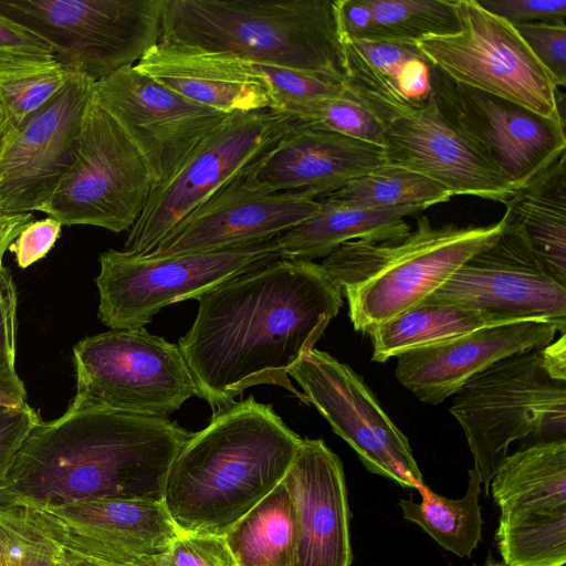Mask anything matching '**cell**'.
I'll list each match as a JSON object with an SVG mask.
<instances>
[{
  "mask_svg": "<svg viewBox=\"0 0 566 566\" xmlns=\"http://www.w3.org/2000/svg\"><path fill=\"white\" fill-rule=\"evenodd\" d=\"M195 300L196 318L178 346L212 415L256 385L280 386L307 403L289 371L343 305L319 263L279 259Z\"/></svg>",
  "mask_w": 566,
  "mask_h": 566,
  "instance_id": "cell-1",
  "label": "cell"
},
{
  "mask_svg": "<svg viewBox=\"0 0 566 566\" xmlns=\"http://www.w3.org/2000/svg\"><path fill=\"white\" fill-rule=\"evenodd\" d=\"M191 434L168 418L66 410L30 432L0 484V505L163 502L170 467Z\"/></svg>",
  "mask_w": 566,
  "mask_h": 566,
  "instance_id": "cell-2",
  "label": "cell"
},
{
  "mask_svg": "<svg viewBox=\"0 0 566 566\" xmlns=\"http://www.w3.org/2000/svg\"><path fill=\"white\" fill-rule=\"evenodd\" d=\"M302 440L253 396L212 415L167 475L163 503L177 528L224 536L284 479Z\"/></svg>",
  "mask_w": 566,
  "mask_h": 566,
  "instance_id": "cell-3",
  "label": "cell"
},
{
  "mask_svg": "<svg viewBox=\"0 0 566 566\" xmlns=\"http://www.w3.org/2000/svg\"><path fill=\"white\" fill-rule=\"evenodd\" d=\"M159 43L344 78L334 0H165Z\"/></svg>",
  "mask_w": 566,
  "mask_h": 566,
  "instance_id": "cell-4",
  "label": "cell"
},
{
  "mask_svg": "<svg viewBox=\"0 0 566 566\" xmlns=\"http://www.w3.org/2000/svg\"><path fill=\"white\" fill-rule=\"evenodd\" d=\"M502 229V219L488 226L433 227L422 216L402 239L348 241L319 264L346 296L354 328L369 335L429 297Z\"/></svg>",
  "mask_w": 566,
  "mask_h": 566,
  "instance_id": "cell-5",
  "label": "cell"
},
{
  "mask_svg": "<svg viewBox=\"0 0 566 566\" xmlns=\"http://www.w3.org/2000/svg\"><path fill=\"white\" fill-rule=\"evenodd\" d=\"M461 426L485 496L510 446L566 439V338L511 355L470 378L454 395Z\"/></svg>",
  "mask_w": 566,
  "mask_h": 566,
  "instance_id": "cell-6",
  "label": "cell"
},
{
  "mask_svg": "<svg viewBox=\"0 0 566 566\" xmlns=\"http://www.w3.org/2000/svg\"><path fill=\"white\" fill-rule=\"evenodd\" d=\"M345 88L377 118L384 133L386 164L422 175L453 196L505 205L512 185L442 114L436 96L410 102L391 78L350 63Z\"/></svg>",
  "mask_w": 566,
  "mask_h": 566,
  "instance_id": "cell-7",
  "label": "cell"
},
{
  "mask_svg": "<svg viewBox=\"0 0 566 566\" xmlns=\"http://www.w3.org/2000/svg\"><path fill=\"white\" fill-rule=\"evenodd\" d=\"M76 394L67 410L167 418L198 395L179 349L145 327L111 329L73 348Z\"/></svg>",
  "mask_w": 566,
  "mask_h": 566,
  "instance_id": "cell-8",
  "label": "cell"
},
{
  "mask_svg": "<svg viewBox=\"0 0 566 566\" xmlns=\"http://www.w3.org/2000/svg\"><path fill=\"white\" fill-rule=\"evenodd\" d=\"M165 0H0V13L44 41L67 72L97 82L159 42Z\"/></svg>",
  "mask_w": 566,
  "mask_h": 566,
  "instance_id": "cell-9",
  "label": "cell"
},
{
  "mask_svg": "<svg viewBox=\"0 0 566 566\" xmlns=\"http://www.w3.org/2000/svg\"><path fill=\"white\" fill-rule=\"evenodd\" d=\"M276 238L228 250L157 259L107 250L99 254V273L95 277L98 318L111 329L144 327L161 308L196 298L281 259Z\"/></svg>",
  "mask_w": 566,
  "mask_h": 566,
  "instance_id": "cell-10",
  "label": "cell"
},
{
  "mask_svg": "<svg viewBox=\"0 0 566 566\" xmlns=\"http://www.w3.org/2000/svg\"><path fill=\"white\" fill-rule=\"evenodd\" d=\"M151 189L139 150L93 95L73 160L40 212L62 226H94L119 233L138 220Z\"/></svg>",
  "mask_w": 566,
  "mask_h": 566,
  "instance_id": "cell-11",
  "label": "cell"
},
{
  "mask_svg": "<svg viewBox=\"0 0 566 566\" xmlns=\"http://www.w3.org/2000/svg\"><path fill=\"white\" fill-rule=\"evenodd\" d=\"M459 30L420 40L416 48L451 80L565 122L559 88L516 29L476 0H453Z\"/></svg>",
  "mask_w": 566,
  "mask_h": 566,
  "instance_id": "cell-12",
  "label": "cell"
},
{
  "mask_svg": "<svg viewBox=\"0 0 566 566\" xmlns=\"http://www.w3.org/2000/svg\"><path fill=\"white\" fill-rule=\"evenodd\" d=\"M293 122L271 108L227 115L169 181L151 189L122 251L149 254L197 207L269 150Z\"/></svg>",
  "mask_w": 566,
  "mask_h": 566,
  "instance_id": "cell-13",
  "label": "cell"
},
{
  "mask_svg": "<svg viewBox=\"0 0 566 566\" xmlns=\"http://www.w3.org/2000/svg\"><path fill=\"white\" fill-rule=\"evenodd\" d=\"M289 376L369 472L402 488L418 490L424 485L408 438L347 364L313 348L290 369Z\"/></svg>",
  "mask_w": 566,
  "mask_h": 566,
  "instance_id": "cell-14",
  "label": "cell"
},
{
  "mask_svg": "<svg viewBox=\"0 0 566 566\" xmlns=\"http://www.w3.org/2000/svg\"><path fill=\"white\" fill-rule=\"evenodd\" d=\"M503 229L421 303L455 305L497 323L566 322V285L535 258L521 226L502 217Z\"/></svg>",
  "mask_w": 566,
  "mask_h": 566,
  "instance_id": "cell-15",
  "label": "cell"
},
{
  "mask_svg": "<svg viewBox=\"0 0 566 566\" xmlns=\"http://www.w3.org/2000/svg\"><path fill=\"white\" fill-rule=\"evenodd\" d=\"M429 67L442 114L516 189L565 153V122L462 85Z\"/></svg>",
  "mask_w": 566,
  "mask_h": 566,
  "instance_id": "cell-16",
  "label": "cell"
},
{
  "mask_svg": "<svg viewBox=\"0 0 566 566\" xmlns=\"http://www.w3.org/2000/svg\"><path fill=\"white\" fill-rule=\"evenodd\" d=\"M94 95L139 150L153 188L169 181L229 115L185 98L135 65L95 82Z\"/></svg>",
  "mask_w": 566,
  "mask_h": 566,
  "instance_id": "cell-17",
  "label": "cell"
},
{
  "mask_svg": "<svg viewBox=\"0 0 566 566\" xmlns=\"http://www.w3.org/2000/svg\"><path fill=\"white\" fill-rule=\"evenodd\" d=\"M11 507L48 538L114 560L159 562L179 534L163 502L99 499Z\"/></svg>",
  "mask_w": 566,
  "mask_h": 566,
  "instance_id": "cell-18",
  "label": "cell"
},
{
  "mask_svg": "<svg viewBox=\"0 0 566 566\" xmlns=\"http://www.w3.org/2000/svg\"><path fill=\"white\" fill-rule=\"evenodd\" d=\"M95 82L72 74L65 88L19 128L0 156V214L40 211L69 169Z\"/></svg>",
  "mask_w": 566,
  "mask_h": 566,
  "instance_id": "cell-19",
  "label": "cell"
},
{
  "mask_svg": "<svg viewBox=\"0 0 566 566\" xmlns=\"http://www.w3.org/2000/svg\"><path fill=\"white\" fill-rule=\"evenodd\" d=\"M319 210L316 199L264 191L240 174L179 222L145 258L213 252L268 241Z\"/></svg>",
  "mask_w": 566,
  "mask_h": 566,
  "instance_id": "cell-20",
  "label": "cell"
},
{
  "mask_svg": "<svg viewBox=\"0 0 566 566\" xmlns=\"http://www.w3.org/2000/svg\"><path fill=\"white\" fill-rule=\"evenodd\" d=\"M566 322L528 319L485 326L396 356L397 380L420 401L439 405L473 376L514 354L543 348Z\"/></svg>",
  "mask_w": 566,
  "mask_h": 566,
  "instance_id": "cell-21",
  "label": "cell"
},
{
  "mask_svg": "<svg viewBox=\"0 0 566 566\" xmlns=\"http://www.w3.org/2000/svg\"><path fill=\"white\" fill-rule=\"evenodd\" d=\"M385 164L382 146L294 120L242 175L264 191L318 200Z\"/></svg>",
  "mask_w": 566,
  "mask_h": 566,
  "instance_id": "cell-22",
  "label": "cell"
},
{
  "mask_svg": "<svg viewBox=\"0 0 566 566\" xmlns=\"http://www.w3.org/2000/svg\"><path fill=\"white\" fill-rule=\"evenodd\" d=\"M283 482L297 517L293 566H350V512L339 457L322 439H303Z\"/></svg>",
  "mask_w": 566,
  "mask_h": 566,
  "instance_id": "cell-23",
  "label": "cell"
},
{
  "mask_svg": "<svg viewBox=\"0 0 566 566\" xmlns=\"http://www.w3.org/2000/svg\"><path fill=\"white\" fill-rule=\"evenodd\" d=\"M135 66L185 98L223 114L273 109L261 70L227 52L158 42Z\"/></svg>",
  "mask_w": 566,
  "mask_h": 566,
  "instance_id": "cell-24",
  "label": "cell"
},
{
  "mask_svg": "<svg viewBox=\"0 0 566 566\" xmlns=\"http://www.w3.org/2000/svg\"><path fill=\"white\" fill-rule=\"evenodd\" d=\"M340 41L416 46L459 30L453 0H334Z\"/></svg>",
  "mask_w": 566,
  "mask_h": 566,
  "instance_id": "cell-25",
  "label": "cell"
},
{
  "mask_svg": "<svg viewBox=\"0 0 566 566\" xmlns=\"http://www.w3.org/2000/svg\"><path fill=\"white\" fill-rule=\"evenodd\" d=\"M319 203L315 216L276 238L281 259L314 261L348 241L402 239L410 232L405 218L421 211L413 207L366 209Z\"/></svg>",
  "mask_w": 566,
  "mask_h": 566,
  "instance_id": "cell-26",
  "label": "cell"
},
{
  "mask_svg": "<svg viewBox=\"0 0 566 566\" xmlns=\"http://www.w3.org/2000/svg\"><path fill=\"white\" fill-rule=\"evenodd\" d=\"M545 271L566 285V151L505 203Z\"/></svg>",
  "mask_w": 566,
  "mask_h": 566,
  "instance_id": "cell-27",
  "label": "cell"
},
{
  "mask_svg": "<svg viewBox=\"0 0 566 566\" xmlns=\"http://www.w3.org/2000/svg\"><path fill=\"white\" fill-rule=\"evenodd\" d=\"M501 514L566 507V439L507 454L490 484Z\"/></svg>",
  "mask_w": 566,
  "mask_h": 566,
  "instance_id": "cell-28",
  "label": "cell"
},
{
  "mask_svg": "<svg viewBox=\"0 0 566 566\" xmlns=\"http://www.w3.org/2000/svg\"><path fill=\"white\" fill-rule=\"evenodd\" d=\"M224 538L238 566H293L297 517L283 480Z\"/></svg>",
  "mask_w": 566,
  "mask_h": 566,
  "instance_id": "cell-29",
  "label": "cell"
},
{
  "mask_svg": "<svg viewBox=\"0 0 566 566\" xmlns=\"http://www.w3.org/2000/svg\"><path fill=\"white\" fill-rule=\"evenodd\" d=\"M496 324L503 323L460 306L419 303L391 317L369 334L373 340L371 360L385 363L401 353Z\"/></svg>",
  "mask_w": 566,
  "mask_h": 566,
  "instance_id": "cell-30",
  "label": "cell"
},
{
  "mask_svg": "<svg viewBox=\"0 0 566 566\" xmlns=\"http://www.w3.org/2000/svg\"><path fill=\"white\" fill-rule=\"evenodd\" d=\"M481 476L475 467L469 470L467 493L450 500L426 484L418 489L421 502L400 500L403 518L420 526L442 548L458 557H470L481 541L482 516L479 504Z\"/></svg>",
  "mask_w": 566,
  "mask_h": 566,
  "instance_id": "cell-31",
  "label": "cell"
},
{
  "mask_svg": "<svg viewBox=\"0 0 566 566\" xmlns=\"http://www.w3.org/2000/svg\"><path fill=\"white\" fill-rule=\"evenodd\" d=\"M452 197L447 188L422 175L385 164L317 201L366 209L413 207L422 211Z\"/></svg>",
  "mask_w": 566,
  "mask_h": 566,
  "instance_id": "cell-32",
  "label": "cell"
},
{
  "mask_svg": "<svg viewBox=\"0 0 566 566\" xmlns=\"http://www.w3.org/2000/svg\"><path fill=\"white\" fill-rule=\"evenodd\" d=\"M495 541L506 566H564L566 507L500 515Z\"/></svg>",
  "mask_w": 566,
  "mask_h": 566,
  "instance_id": "cell-33",
  "label": "cell"
},
{
  "mask_svg": "<svg viewBox=\"0 0 566 566\" xmlns=\"http://www.w3.org/2000/svg\"><path fill=\"white\" fill-rule=\"evenodd\" d=\"M73 73L55 60L0 65V95L17 128L43 111L67 85Z\"/></svg>",
  "mask_w": 566,
  "mask_h": 566,
  "instance_id": "cell-34",
  "label": "cell"
},
{
  "mask_svg": "<svg viewBox=\"0 0 566 566\" xmlns=\"http://www.w3.org/2000/svg\"><path fill=\"white\" fill-rule=\"evenodd\" d=\"M286 116L314 128L379 146L384 145L381 125L373 113L348 91L342 96L296 106L290 109Z\"/></svg>",
  "mask_w": 566,
  "mask_h": 566,
  "instance_id": "cell-35",
  "label": "cell"
},
{
  "mask_svg": "<svg viewBox=\"0 0 566 566\" xmlns=\"http://www.w3.org/2000/svg\"><path fill=\"white\" fill-rule=\"evenodd\" d=\"M256 66L270 85L273 111L284 115L296 106L342 96L347 92L342 81L307 71L275 65Z\"/></svg>",
  "mask_w": 566,
  "mask_h": 566,
  "instance_id": "cell-36",
  "label": "cell"
},
{
  "mask_svg": "<svg viewBox=\"0 0 566 566\" xmlns=\"http://www.w3.org/2000/svg\"><path fill=\"white\" fill-rule=\"evenodd\" d=\"M56 547L13 507L0 505V566H48Z\"/></svg>",
  "mask_w": 566,
  "mask_h": 566,
  "instance_id": "cell-37",
  "label": "cell"
},
{
  "mask_svg": "<svg viewBox=\"0 0 566 566\" xmlns=\"http://www.w3.org/2000/svg\"><path fill=\"white\" fill-rule=\"evenodd\" d=\"M160 566H238L224 536L180 532Z\"/></svg>",
  "mask_w": 566,
  "mask_h": 566,
  "instance_id": "cell-38",
  "label": "cell"
},
{
  "mask_svg": "<svg viewBox=\"0 0 566 566\" xmlns=\"http://www.w3.org/2000/svg\"><path fill=\"white\" fill-rule=\"evenodd\" d=\"M557 87L566 85V25L545 23L513 25Z\"/></svg>",
  "mask_w": 566,
  "mask_h": 566,
  "instance_id": "cell-39",
  "label": "cell"
},
{
  "mask_svg": "<svg viewBox=\"0 0 566 566\" xmlns=\"http://www.w3.org/2000/svg\"><path fill=\"white\" fill-rule=\"evenodd\" d=\"M486 11L512 25H566V0H476Z\"/></svg>",
  "mask_w": 566,
  "mask_h": 566,
  "instance_id": "cell-40",
  "label": "cell"
},
{
  "mask_svg": "<svg viewBox=\"0 0 566 566\" xmlns=\"http://www.w3.org/2000/svg\"><path fill=\"white\" fill-rule=\"evenodd\" d=\"M18 296L13 279L0 261V379L21 380L15 371Z\"/></svg>",
  "mask_w": 566,
  "mask_h": 566,
  "instance_id": "cell-41",
  "label": "cell"
},
{
  "mask_svg": "<svg viewBox=\"0 0 566 566\" xmlns=\"http://www.w3.org/2000/svg\"><path fill=\"white\" fill-rule=\"evenodd\" d=\"M55 60L51 48L30 30L0 13V65Z\"/></svg>",
  "mask_w": 566,
  "mask_h": 566,
  "instance_id": "cell-42",
  "label": "cell"
},
{
  "mask_svg": "<svg viewBox=\"0 0 566 566\" xmlns=\"http://www.w3.org/2000/svg\"><path fill=\"white\" fill-rule=\"evenodd\" d=\"M41 418L30 406L23 409L0 408V484L13 460Z\"/></svg>",
  "mask_w": 566,
  "mask_h": 566,
  "instance_id": "cell-43",
  "label": "cell"
},
{
  "mask_svg": "<svg viewBox=\"0 0 566 566\" xmlns=\"http://www.w3.org/2000/svg\"><path fill=\"white\" fill-rule=\"evenodd\" d=\"M61 231L62 224L51 217L30 221L12 241L9 250L14 254L18 265L25 269L48 254Z\"/></svg>",
  "mask_w": 566,
  "mask_h": 566,
  "instance_id": "cell-44",
  "label": "cell"
},
{
  "mask_svg": "<svg viewBox=\"0 0 566 566\" xmlns=\"http://www.w3.org/2000/svg\"><path fill=\"white\" fill-rule=\"evenodd\" d=\"M401 96L410 102H422L431 93L430 67L423 57L405 62L394 80Z\"/></svg>",
  "mask_w": 566,
  "mask_h": 566,
  "instance_id": "cell-45",
  "label": "cell"
},
{
  "mask_svg": "<svg viewBox=\"0 0 566 566\" xmlns=\"http://www.w3.org/2000/svg\"><path fill=\"white\" fill-rule=\"evenodd\" d=\"M35 528V527H34ZM42 534V533H41ZM46 537V536H45ZM48 538V537H46ZM50 539V538H48ZM56 547L59 558L65 566H160L159 562L154 563H139V562H125L114 560L93 556L67 545L50 539Z\"/></svg>",
  "mask_w": 566,
  "mask_h": 566,
  "instance_id": "cell-46",
  "label": "cell"
},
{
  "mask_svg": "<svg viewBox=\"0 0 566 566\" xmlns=\"http://www.w3.org/2000/svg\"><path fill=\"white\" fill-rule=\"evenodd\" d=\"M32 213L0 216V261L20 231L32 221Z\"/></svg>",
  "mask_w": 566,
  "mask_h": 566,
  "instance_id": "cell-47",
  "label": "cell"
},
{
  "mask_svg": "<svg viewBox=\"0 0 566 566\" xmlns=\"http://www.w3.org/2000/svg\"><path fill=\"white\" fill-rule=\"evenodd\" d=\"M29 407L27 390L22 380L0 379V408L23 409Z\"/></svg>",
  "mask_w": 566,
  "mask_h": 566,
  "instance_id": "cell-48",
  "label": "cell"
},
{
  "mask_svg": "<svg viewBox=\"0 0 566 566\" xmlns=\"http://www.w3.org/2000/svg\"><path fill=\"white\" fill-rule=\"evenodd\" d=\"M18 128L12 116L0 95V156L15 135Z\"/></svg>",
  "mask_w": 566,
  "mask_h": 566,
  "instance_id": "cell-49",
  "label": "cell"
},
{
  "mask_svg": "<svg viewBox=\"0 0 566 566\" xmlns=\"http://www.w3.org/2000/svg\"><path fill=\"white\" fill-rule=\"evenodd\" d=\"M43 535V534H42ZM50 541V539H49ZM57 552V549H56ZM48 566H65L62 560L59 558V554H56V557L48 565Z\"/></svg>",
  "mask_w": 566,
  "mask_h": 566,
  "instance_id": "cell-50",
  "label": "cell"
},
{
  "mask_svg": "<svg viewBox=\"0 0 566 566\" xmlns=\"http://www.w3.org/2000/svg\"><path fill=\"white\" fill-rule=\"evenodd\" d=\"M483 566H506L504 563H486Z\"/></svg>",
  "mask_w": 566,
  "mask_h": 566,
  "instance_id": "cell-51",
  "label": "cell"
}]
</instances>
